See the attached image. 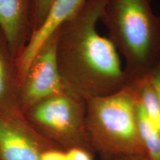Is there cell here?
<instances>
[{
    "mask_svg": "<svg viewBox=\"0 0 160 160\" xmlns=\"http://www.w3.org/2000/svg\"><path fill=\"white\" fill-rule=\"evenodd\" d=\"M17 58L0 29V111H22Z\"/></svg>",
    "mask_w": 160,
    "mask_h": 160,
    "instance_id": "cell-9",
    "label": "cell"
},
{
    "mask_svg": "<svg viewBox=\"0 0 160 160\" xmlns=\"http://www.w3.org/2000/svg\"><path fill=\"white\" fill-rule=\"evenodd\" d=\"M31 0H0V29L17 58L32 35Z\"/></svg>",
    "mask_w": 160,
    "mask_h": 160,
    "instance_id": "cell-8",
    "label": "cell"
},
{
    "mask_svg": "<svg viewBox=\"0 0 160 160\" xmlns=\"http://www.w3.org/2000/svg\"><path fill=\"white\" fill-rule=\"evenodd\" d=\"M86 124L93 153L103 160L146 156L138 128L137 99L128 86L86 99Z\"/></svg>",
    "mask_w": 160,
    "mask_h": 160,
    "instance_id": "cell-3",
    "label": "cell"
},
{
    "mask_svg": "<svg viewBox=\"0 0 160 160\" xmlns=\"http://www.w3.org/2000/svg\"><path fill=\"white\" fill-rule=\"evenodd\" d=\"M115 160H151L146 156H130V157H124L119 158Z\"/></svg>",
    "mask_w": 160,
    "mask_h": 160,
    "instance_id": "cell-16",
    "label": "cell"
},
{
    "mask_svg": "<svg viewBox=\"0 0 160 160\" xmlns=\"http://www.w3.org/2000/svg\"><path fill=\"white\" fill-rule=\"evenodd\" d=\"M139 137L145 155L151 160H160V132L145 115L137 102Z\"/></svg>",
    "mask_w": 160,
    "mask_h": 160,
    "instance_id": "cell-11",
    "label": "cell"
},
{
    "mask_svg": "<svg viewBox=\"0 0 160 160\" xmlns=\"http://www.w3.org/2000/svg\"><path fill=\"white\" fill-rule=\"evenodd\" d=\"M53 2L54 0H31L32 34L43 24Z\"/></svg>",
    "mask_w": 160,
    "mask_h": 160,
    "instance_id": "cell-12",
    "label": "cell"
},
{
    "mask_svg": "<svg viewBox=\"0 0 160 160\" xmlns=\"http://www.w3.org/2000/svg\"><path fill=\"white\" fill-rule=\"evenodd\" d=\"M150 77L160 101V60L150 74Z\"/></svg>",
    "mask_w": 160,
    "mask_h": 160,
    "instance_id": "cell-15",
    "label": "cell"
},
{
    "mask_svg": "<svg viewBox=\"0 0 160 160\" xmlns=\"http://www.w3.org/2000/svg\"><path fill=\"white\" fill-rule=\"evenodd\" d=\"M159 16H160V14H159Z\"/></svg>",
    "mask_w": 160,
    "mask_h": 160,
    "instance_id": "cell-17",
    "label": "cell"
},
{
    "mask_svg": "<svg viewBox=\"0 0 160 160\" xmlns=\"http://www.w3.org/2000/svg\"><path fill=\"white\" fill-rule=\"evenodd\" d=\"M57 31L38 50L20 82L19 101L23 113L39 102L68 91L57 60Z\"/></svg>",
    "mask_w": 160,
    "mask_h": 160,
    "instance_id": "cell-5",
    "label": "cell"
},
{
    "mask_svg": "<svg viewBox=\"0 0 160 160\" xmlns=\"http://www.w3.org/2000/svg\"><path fill=\"white\" fill-rule=\"evenodd\" d=\"M100 22L122 58L128 82L150 76L160 60V16L152 0H108Z\"/></svg>",
    "mask_w": 160,
    "mask_h": 160,
    "instance_id": "cell-2",
    "label": "cell"
},
{
    "mask_svg": "<svg viewBox=\"0 0 160 160\" xmlns=\"http://www.w3.org/2000/svg\"><path fill=\"white\" fill-rule=\"evenodd\" d=\"M86 2L87 0H54L43 24L33 33L28 42L17 58L20 81L38 50L65 21L76 14Z\"/></svg>",
    "mask_w": 160,
    "mask_h": 160,
    "instance_id": "cell-7",
    "label": "cell"
},
{
    "mask_svg": "<svg viewBox=\"0 0 160 160\" xmlns=\"http://www.w3.org/2000/svg\"><path fill=\"white\" fill-rule=\"evenodd\" d=\"M127 86L134 93L138 105L145 115L160 132V101L150 76L128 82Z\"/></svg>",
    "mask_w": 160,
    "mask_h": 160,
    "instance_id": "cell-10",
    "label": "cell"
},
{
    "mask_svg": "<svg viewBox=\"0 0 160 160\" xmlns=\"http://www.w3.org/2000/svg\"><path fill=\"white\" fill-rule=\"evenodd\" d=\"M39 160H67L65 151L59 148H49L42 153Z\"/></svg>",
    "mask_w": 160,
    "mask_h": 160,
    "instance_id": "cell-14",
    "label": "cell"
},
{
    "mask_svg": "<svg viewBox=\"0 0 160 160\" xmlns=\"http://www.w3.org/2000/svg\"><path fill=\"white\" fill-rule=\"evenodd\" d=\"M58 148L32 126L22 111H0V160H39Z\"/></svg>",
    "mask_w": 160,
    "mask_h": 160,
    "instance_id": "cell-6",
    "label": "cell"
},
{
    "mask_svg": "<svg viewBox=\"0 0 160 160\" xmlns=\"http://www.w3.org/2000/svg\"><path fill=\"white\" fill-rule=\"evenodd\" d=\"M67 160H94L93 153L84 148H75L65 151Z\"/></svg>",
    "mask_w": 160,
    "mask_h": 160,
    "instance_id": "cell-13",
    "label": "cell"
},
{
    "mask_svg": "<svg viewBox=\"0 0 160 160\" xmlns=\"http://www.w3.org/2000/svg\"><path fill=\"white\" fill-rule=\"evenodd\" d=\"M108 0H87L57 29V60L66 89L85 99L123 89L128 78L123 62L98 24Z\"/></svg>",
    "mask_w": 160,
    "mask_h": 160,
    "instance_id": "cell-1",
    "label": "cell"
},
{
    "mask_svg": "<svg viewBox=\"0 0 160 160\" xmlns=\"http://www.w3.org/2000/svg\"><path fill=\"white\" fill-rule=\"evenodd\" d=\"M23 113L40 134L59 148H79L93 153L86 124V99L81 96L65 91Z\"/></svg>",
    "mask_w": 160,
    "mask_h": 160,
    "instance_id": "cell-4",
    "label": "cell"
}]
</instances>
